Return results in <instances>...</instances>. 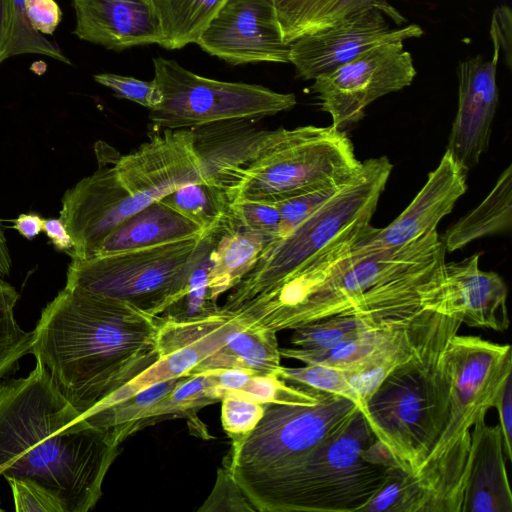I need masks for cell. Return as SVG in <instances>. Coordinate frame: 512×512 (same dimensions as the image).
Here are the masks:
<instances>
[{"mask_svg": "<svg viewBox=\"0 0 512 512\" xmlns=\"http://www.w3.org/2000/svg\"><path fill=\"white\" fill-rule=\"evenodd\" d=\"M392 168L386 156L362 162L358 174L339 192L286 235L267 244L220 307L234 310L326 248L369 225Z\"/></svg>", "mask_w": 512, "mask_h": 512, "instance_id": "52a82bcc", "label": "cell"}, {"mask_svg": "<svg viewBox=\"0 0 512 512\" xmlns=\"http://www.w3.org/2000/svg\"><path fill=\"white\" fill-rule=\"evenodd\" d=\"M11 270V257L7 247L6 239L0 225V277H5L10 274Z\"/></svg>", "mask_w": 512, "mask_h": 512, "instance_id": "f907efd6", "label": "cell"}, {"mask_svg": "<svg viewBox=\"0 0 512 512\" xmlns=\"http://www.w3.org/2000/svg\"><path fill=\"white\" fill-rule=\"evenodd\" d=\"M359 407L336 394L314 405L264 404V413L238 452L228 455L232 473L267 470L319 444L337 431Z\"/></svg>", "mask_w": 512, "mask_h": 512, "instance_id": "8fae6325", "label": "cell"}, {"mask_svg": "<svg viewBox=\"0 0 512 512\" xmlns=\"http://www.w3.org/2000/svg\"><path fill=\"white\" fill-rule=\"evenodd\" d=\"M277 376L293 385L305 386L319 391L336 394L353 401L364 412L360 397L348 381L344 370L318 364L303 367L281 366Z\"/></svg>", "mask_w": 512, "mask_h": 512, "instance_id": "e575fe53", "label": "cell"}, {"mask_svg": "<svg viewBox=\"0 0 512 512\" xmlns=\"http://www.w3.org/2000/svg\"><path fill=\"white\" fill-rule=\"evenodd\" d=\"M93 78L113 91L117 97L133 101L149 110L155 109L161 103L162 95L154 80L145 81L113 73H99Z\"/></svg>", "mask_w": 512, "mask_h": 512, "instance_id": "60d3db41", "label": "cell"}, {"mask_svg": "<svg viewBox=\"0 0 512 512\" xmlns=\"http://www.w3.org/2000/svg\"><path fill=\"white\" fill-rule=\"evenodd\" d=\"M28 18L33 28L41 34H53L62 12L55 0H25Z\"/></svg>", "mask_w": 512, "mask_h": 512, "instance_id": "ee69618b", "label": "cell"}, {"mask_svg": "<svg viewBox=\"0 0 512 512\" xmlns=\"http://www.w3.org/2000/svg\"><path fill=\"white\" fill-rule=\"evenodd\" d=\"M34 332L18 325L13 311L0 313V378L13 371L19 360L31 353Z\"/></svg>", "mask_w": 512, "mask_h": 512, "instance_id": "74e56055", "label": "cell"}, {"mask_svg": "<svg viewBox=\"0 0 512 512\" xmlns=\"http://www.w3.org/2000/svg\"><path fill=\"white\" fill-rule=\"evenodd\" d=\"M206 234L197 224L158 200L122 222L95 256L108 255Z\"/></svg>", "mask_w": 512, "mask_h": 512, "instance_id": "603a6c76", "label": "cell"}, {"mask_svg": "<svg viewBox=\"0 0 512 512\" xmlns=\"http://www.w3.org/2000/svg\"><path fill=\"white\" fill-rule=\"evenodd\" d=\"M185 377L171 378L151 384L141 391L119 400L84 418L91 426L109 430L121 444L131 436L133 426Z\"/></svg>", "mask_w": 512, "mask_h": 512, "instance_id": "4dcf8cb0", "label": "cell"}, {"mask_svg": "<svg viewBox=\"0 0 512 512\" xmlns=\"http://www.w3.org/2000/svg\"><path fill=\"white\" fill-rule=\"evenodd\" d=\"M219 401L206 373L187 376L133 426L131 435L168 418H185L194 423L198 436L207 438L204 424L196 415L201 408Z\"/></svg>", "mask_w": 512, "mask_h": 512, "instance_id": "f1b7e54d", "label": "cell"}, {"mask_svg": "<svg viewBox=\"0 0 512 512\" xmlns=\"http://www.w3.org/2000/svg\"><path fill=\"white\" fill-rule=\"evenodd\" d=\"M348 182L324 187L274 203L276 204L281 215V228L279 237H282L290 232L292 228H294L313 211H315L322 204L332 198Z\"/></svg>", "mask_w": 512, "mask_h": 512, "instance_id": "ab89813d", "label": "cell"}, {"mask_svg": "<svg viewBox=\"0 0 512 512\" xmlns=\"http://www.w3.org/2000/svg\"><path fill=\"white\" fill-rule=\"evenodd\" d=\"M280 228L281 215L274 203L239 201L229 204L225 232L241 229L264 235L273 241L279 237Z\"/></svg>", "mask_w": 512, "mask_h": 512, "instance_id": "8d00e7d4", "label": "cell"}, {"mask_svg": "<svg viewBox=\"0 0 512 512\" xmlns=\"http://www.w3.org/2000/svg\"><path fill=\"white\" fill-rule=\"evenodd\" d=\"M445 252L437 230L397 248L354 251L349 263L292 317L287 330L337 314L409 322L424 310L423 297L442 270Z\"/></svg>", "mask_w": 512, "mask_h": 512, "instance_id": "277c9868", "label": "cell"}, {"mask_svg": "<svg viewBox=\"0 0 512 512\" xmlns=\"http://www.w3.org/2000/svg\"><path fill=\"white\" fill-rule=\"evenodd\" d=\"M480 256L476 253L458 262H444L422 307L470 327L501 332L509 326L507 287L497 273L479 268Z\"/></svg>", "mask_w": 512, "mask_h": 512, "instance_id": "e0dca14e", "label": "cell"}, {"mask_svg": "<svg viewBox=\"0 0 512 512\" xmlns=\"http://www.w3.org/2000/svg\"><path fill=\"white\" fill-rule=\"evenodd\" d=\"M119 446L109 430L81 418L39 362L0 385V475L36 481L68 512L97 504Z\"/></svg>", "mask_w": 512, "mask_h": 512, "instance_id": "6da1fadb", "label": "cell"}, {"mask_svg": "<svg viewBox=\"0 0 512 512\" xmlns=\"http://www.w3.org/2000/svg\"><path fill=\"white\" fill-rule=\"evenodd\" d=\"M2 62H3V61H2V59L0 58V64H1Z\"/></svg>", "mask_w": 512, "mask_h": 512, "instance_id": "816d5d0a", "label": "cell"}, {"mask_svg": "<svg viewBox=\"0 0 512 512\" xmlns=\"http://www.w3.org/2000/svg\"><path fill=\"white\" fill-rule=\"evenodd\" d=\"M204 234L85 260L72 259L66 287L117 299L157 318L190 289L196 271L217 243Z\"/></svg>", "mask_w": 512, "mask_h": 512, "instance_id": "ba28073f", "label": "cell"}, {"mask_svg": "<svg viewBox=\"0 0 512 512\" xmlns=\"http://www.w3.org/2000/svg\"><path fill=\"white\" fill-rule=\"evenodd\" d=\"M0 6H1V0H0Z\"/></svg>", "mask_w": 512, "mask_h": 512, "instance_id": "db71d44e", "label": "cell"}, {"mask_svg": "<svg viewBox=\"0 0 512 512\" xmlns=\"http://www.w3.org/2000/svg\"><path fill=\"white\" fill-rule=\"evenodd\" d=\"M511 32H512V13L508 6L497 7L492 15L490 35L492 41L499 44L506 55V62L511 68Z\"/></svg>", "mask_w": 512, "mask_h": 512, "instance_id": "bcb514c9", "label": "cell"}, {"mask_svg": "<svg viewBox=\"0 0 512 512\" xmlns=\"http://www.w3.org/2000/svg\"><path fill=\"white\" fill-rule=\"evenodd\" d=\"M226 0H151L163 40L160 46L176 50L199 37Z\"/></svg>", "mask_w": 512, "mask_h": 512, "instance_id": "83f0119b", "label": "cell"}, {"mask_svg": "<svg viewBox=\"0 0 512 512\" xmlns=\"http://www.w3.org/2000/svg\"><path fill=\"white\" fill-rule=\"evenodd\" d=\"M79 39L121 51L159 44L163 36L151 0H72Z\"/></svg>", "mask_w": 512, "mask_h": 512, "instance_id": "ffe728a7", "label": "cell"}, {"mask_svg": "<svg viewBox=\"0 0 512 512\" xmlns=\"http://www.w3.org/2000/svg\"><path fill=\"white\" fill-rule=\"evenodd\" d=\"M442 360L449 387L447 418L419 470L440 464L470 443V429L493 408L500 389L512 375L510 345L478 336L453 335Z\"/></svg>", "mask_w": 512, "mask_h": 512, "instance_id": "30bf717a", "label": "cell"}, {"mask_svg": "<svg viewBox=\"0 0 512 512\" xmlns=\"http://www.w3.org/2000/svg\"><path fill=\"white\" fill-rule=\"evenodd\" d=\"M498 412L507 460H512V375L505 381L493 405Z\"/></svg>", "mask_w": 512, "mask_h": 512, "instance_id": "f6af8a7d", "label": "cell"}, {"mask_svg": "<svg viewBox=\"0 0 512 512\" xmlns=\"http://www.w3.org/2000/svg\"><path fill=\"white\" fill-rule=\"evenodd\" d=\"M198 511H256L227 464L218 469L215 486Z\"/></svg>", "mask_w": 512, "mask_h": 512, "instance_id": "b9f144b4", "label": "cell"}, {"mask_svg": "<svg viewBox=\"0 0 512 512\" xmlns=\"http://www.w3.org/2000/svg\"><path fill=\"white\" fill-rule=\"evenodd\" d=\"M2 511H3V509L0 507V512H2Z\"/></svg>", "mask_w": 512, "mask_h": 512, "instance_id": "f5cc1de1", "label": "cell"}, {"mask_svg": "<svg viewBox=\"0 0 512 512\" xmlns=\"http://www.w3.org/2000/svg\"><path fill=\"white\" fill-rule=\"evenodd\" d=\"M113 168L141 209L183 186L208 184L192 129L153 131L139 148L117 156Z\"/></svg>", "mask_w": 512, "mask_h": 512, "instance_id": "4fadbf2b", "label": "cell"}, {"mask_svg": "<svg viewBox=\"0 0 512 512\" xmlns=\"http://www.w3.org/2000/svg\"><path fill=\"white\" fill-rule=\"evenodd\" d=\"M282 36L291 43L317 30L339 0H273Z\"/></svg>", "mask_w": 512, "mask_h": 512, "instance_id": "836d02e7", "label": "cell"}, {"mask_svg": "<svg viewBox=\"0 0 512 512\" xmlns=\"http://www.w3.org/2000/svg\"><path fill=\"white\" fill-rule=\"evenodd\" d=\"M436 313L423 310L382 350L351 370H344L364 406L381 382L396 367L406 362L416 351Z\"/></svg>", "mask_w": 512, "mask_h": 512, "instance_id": "484cf974", "label": "cell"}, {"mask_svg": "<svg viewBox=\"0 0 512 512\" xmlns=\"http://www.w3.org/2000/svg\"><path fill=\"white\" fill-rule=\"evenodd\" d=\"M142 210L119 182L113 164L99 160L98 169L68 189L60 218L73 241L72 259L94 257L108 235Z\"/></svg>", "mask_w": 512, "mask_h": 512, "instance_id": "2e32d148", "label": "cell"}, {"mask_svg": "<svg viewBox=\"0 0 512 512\" xmlns=\"http://www.w3.org/2000/svg\"><path fill=\"white\" fill-rule=\"evenodd\" d=\"M18 299L16 289L0 277V313L13 311Z\"/></svg>", "mask_w": 512, "mask_h": 512, "instance_id": "681fc988", "label": "cell"}, {"mask_svg": "<svg viewBox=\"0 0 512 512\" xmlns=\"http://www.w3.org/2000/svg\"><path fill=\"white\" fill-rule=\"evenodd\" d=\"M461 325L436 313L414 354L366 402L373 435L408 473L419 470L444 428L449 387L442 357Z\"/></svg>", "mask_w": 512, "mask_h": 512, "instance_id": "5b68a950", "label": "cell"}, {"mask_svg": "<svg viewBox=\"0 0 512 512\" xmlns=\"http://www.w3.org/2000/svg\"><path fill=\"white\" fill-rule=\"evenodd\" d=\"M22 54H39L71 64L55 42L33 28L25 0H1L0 58L4 61Z\"/></svg>", "mask_w": 512, "mask_h": 512, "instance_id": "f546056e", "label": "cell"}, {"mask_svg": "<svg viewBox=\"0 0 512 512\" xmlns=\"http://www.w3.org/2000/svg\"><path fill=\"white\" fill-rule=\"evenodd\" d=\"M370 8L380 10L383 14L392 18L398 25L405 21V19L388 4L387 0H339L324 17L318 29L329 26L346 15Z\"/></svg>", "mask_w": 512, "mask_h": 512, "instance_id": "7bdbcfd3", "label": "cell"}, {"mask_svg": "<svg viewBox=\"0 0 512 512\" xmlns=\"http://www.w3.org/2000/svg\"><path fill=\"white\" fill-rule=\"evenodd\" d=\"M42 231L57 250L68 253L73 248L72 238L60 217L44 219Z\"/></svg>", "mask_w": 512, "mask_h": 512, "instance_id": "7dc6e473", "label": "cell"}, {"mask_svg": "<svg viewBox=\"0 0 512 512\" xmlns=\"http://www.w3.org/2000/svg\"><path fill=\"white\" fill-rule=\"evenodd\" d=\"M386 325L392 324L382 323L366 315L337 314L298 326L293 329L290 342L297 349L319 351L359 333Z\"/></svg>", "mask_w": 512, "mask_h": 512, "instance_id": "d6a6232c", "label": "cell"}, {"mask_svg": "<svg viewBox=\"0 0 512 512\" xmlns=\"http://www.w3.org/2000/svg\"><path fill=\"white\" fill-rule=\"evenodd\" d=\"M196 44L232 65L289 63L273 0H226Z\"/></svg>", "mask_w": 512, "mask_h": 512, "instance_id": "9a60e30c", "label": "cell"}, {"mask_svg": "<svg viewBox=\"0 0 512 512\" xmlns=\"http://www.w3.org/2000/svg\"><path fill=\"white\" fill-rule=\"evenodd\" d=\"M417 24L390 29L384 14L370 8L303 34L290 43L289 63L304 80H314L381 44L422 36Z\"/></svg>", "mask_w": 512, "mask_h": 512, "instance_id": "5bb4252c", "label": "cell"}, {"mask_svg": "<svg viewBox=\"0 0 512 512\" xmlns=\"http://www.w3.org/2000/svg\"><path fill=\"white\" fill-rule=\"evenodd\" d=\"M409 322L381 326L362 332L324 350L305 351L289 347L279 348V351L281 357L295 359L304 364H318L341 370H351L386 347Z\"/></svg>", "mask_w": 512, "mask_h": 512, "instance_id": "4316f807", "label": "cell"}, {"mask_svg": "<svg viewBox=\"0 0 512 512\" xmlns=\"http://www.w3.org/2000/svg\"><path fill=\"white\" fill-rule=\"evenodd\" d=\"M276 334L271 330L242 324L229 314L221 346L200 361L189 376L226 369L277 375L281 367V355Z\"/></svg>", "mask_w": 512, "mask_h": 512, "instance_id": "7402d4cb", "label": "cell"}, {"mask_svg": "<svg viewBox=\"0 0 512 512\" xmlns=\"http://www.w3.org/2000/svg\"><path fill=\"white\" fill-rule=\"evenodd\" d=\"M493 43V55H481L460 62L458 109L448 138L446 151L466 170L476 166L488 149L491 127L498 104L496 82L500 46Z\"/></svg>", "mask_w": 512, "mask_h": 512, "instance_id": "d6986e66", "label": "cell"}, {"mask_svg": "<svg viewBox=\"0 0 512 512\" xmlns=\"http://www.w3.org/2000/svg\"><path fill=\"white\" fill-rule=\"evenodd\" d=\"M13 222L12 228L28 240L36 238L43 228L44 219L35 213L21 214Z\"/></svg>", "mask_w": 512, "mask_h": 512, "instance_id": "c3c4849f", "label": "cell"}, {"mask_svg": "<svg viewBox=\"0 0 512 512\" xmlns=\"http://www.w3.org/2000/svg\"><path fill=\"white\" fill-rule=\"evenodd\" d=\"M480 416L471 432L468 476L461 512H512V493L499 425Z\"/></svg>", "mask_w": 512, "mask_h": 512, "instance_id": "44dd1931", "label": "cell"}, {"mask_svg": "<svg viewBox=\"0 0 512 512\" xmlns=\"http://www.w3.org/2000/svg\"><path fill=\"white\" fill-rule=\"evenodd\" d=\"M33 332L31 353L81 418L161 358L157 318L66 286Z\"/></svg>", "mask_w": 512, "mask_h": 512, "instance_id": "7a4b0ae2", "label": "cell"}, {"mask_svg": "<svg viewBox=\"0 0 512 512\" xmlns=\"http://www.w3.org/2000/svg\"><path fill=\"white\" fill-rule=\"evenodd\" d=\"M512 223V166L498 177L487 197L472 211L447 229L441 241L445 251L453 252L470 242L505 232Z\"/></svg>", "mask_w": 512, "mask_h": 512, "instance_id": "d4e9b609", "label": "cell"}, {"mask_svg": "<svg viewBox=\"0 0 512 512\" xmlns=\"http://www.w3.org/2000/svg\"><path fill=\"white\" fill-rule=\"evenodd\" d=\"M264 413V404L248 397L229 394L221 400V422L232 442L229 455L238 452Z\"/></svg>", "mask_w": 512, "mask_h": 512, "instance_id": "d590c367", "label": "cell"}, {"mask_svg": "<svg viewBox=\"0 0 512 512\" xmlns=\"http://www.w3.org/2000/svg\"><path fill=\"white\" fill-rule=\"evenodd\" d=\"M467 172L446 151L426 183L400 215L384 228L368 225L354 243L356 253L393 249L436 230L466 192Z\"/></svg>", "mask_w": 512, "mask_h": 512, "instance_id": "ac0fdd59", "label": "cell"}, {"mask_svg": "<svg viewBox=\"0 0 512 512\" xmlns=\"http://www.w3.org/2000/svg\"><path fill=\"white\" fill-rule=\"evenodd\" d=\"M161 201L197 224L206 234L219 235L226 229L229 203L215 186L189 184Z\"/></svg>", "mask_w": 512, "mask_h": 512, "instance_id": "1f68e13d", "label": "cell"}, {"mask_svg": "<svg viewBox=\"0 0 512 512\" xmlns=\"http://www.w3.org/2000/svg\"><path fill=\"white\" fill-rule=\"evenodd\" d=\"M153 65V80L162 95L159 106L149 112L154 131L239 119L255 121L288 111L297 103L293 93L203 77L175 60L157 57Z\"/></svg>", "mask_w": 512, "mask_h": 512, "instance_id": "9c48e42d", "label": "cell"}, {"mask_svg": "<svg viewBox=\"0 0 512 512\" xmlns=\"http://www.w3.org/2000/svg\"><path fill=\"white\" fill-rule=\"evenodd\" d=\"M416 76L403 42L378 45L339 68L323 74L310 87L334 128L360 121L365 108L378 98L409 86Z\"/></svg>", "mask_w": 512, "mask_h": 512, "instance_id": "7c38bea8", "label": "cell"}, {"mask_svg": "<svg viewBox=\"0 0 512 512\" xmlns=\"http://www.w3.org/2000/svg\"><path fill=\"white\" fill-rule=\"evenodd\" d=\"M362 168L343 130L313 125L266 130L223 191L228 203H277L348 182Z\"/></svg>", "mask_w": 512, "mask_h": 512, "instance_id": "8992f818", "label": "cell"}, {"mask_svg": "<svg viewBox=\"0 0 512 512\" xmlns=\"http://www.w3.org/2000/svg\"><path fill=\"white\" fill-rule=\"evenodd\" d=\"M271 242L268 237L233 230L222 234L210 254L206 275V300L216 304L220 295L231 290L253 268L260 253Z\"/></svg>", "mask_w": 512, "mask_h": 512, "instance_id": "cb8c5ba5", "label": "cell"}, {"mask_svg": "<svg viewBox=\"0 0 512 512\" xmlns=\"http://www.w3.org/2000/svg\"><path fill=\"white\" fill-rule=\"evenodd\" d=\"M17 512H68L54 492L30 479L7 478Z\"/></svg>", "mask_w": 512, "mask_h": 512, "instance_id": "f35d334b", "label": "cell"}, {"mask_svg": "<svg viewBox=\"0 0 512 512\" xmlns=\"http://www.w3.org/2000/svg\"><path fill=\"white\" fill-rule=\"evenodd\" d=\"M374 439L358 409L310 450L267 470L233 475L256 511L360 512L393 468L366 456Z\"/></svg>", "mask_w": 512, "mask_h": 512, "instance_id": "3957f363", "label": "cell"}]
</instances>
